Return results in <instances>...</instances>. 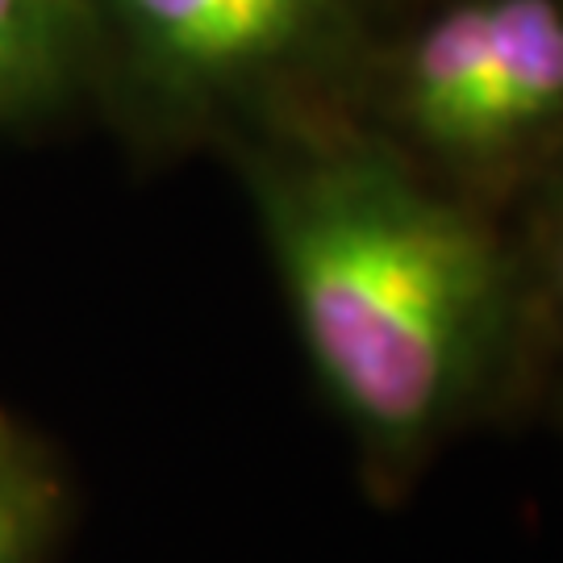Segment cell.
Wrapping results in <instances>:
<instances>
[{
	"label": "cell",
	"mask_w": 563,
	"mask_h": 563,
	"mask_svg": "<svg viewBox=\"0 0 563 563\" xmlns=\"http://www.w3.org/2000/svg\"><path fill=\"white\" fill-rule=\"evenodd\" d=\"M251 184L325 397L376 472H413L509 355L522 313L509 251L393 146L346 130L263 155Z\"/></svg>",
	"instance_id": "1"
},
{
	"label": "cell",
	"mask_w": 563,
	"mask_h": 563,
	"mask_svg": "<svg viewBox=\"0 0 563 563\" xmlns=\"http://www.w3.org/2000/svg\"><path fill=\"white\" fill-rule=\"evenodd\" d=\"M384 101L460 176L522 167L563 139V0H446L401 42Z\"/></svg>",
	"instance_id": "2"
},
{
	"label": "cell",
	"mask_w": 563,
	"mask_h": 563,
	"mask_svg": "<svg viewBox=\"0 0 563 563\" xmlns=\"http://www.w3.org/2000/svg\"><path fill=\"white\" fill-rule=\"evenodd\" d=\"M151 80L184 101L234 97L330 51L351 0H109Z\"/></svg>",
	"instance_id": "3"
},
{
	"label": "cell",
	"mask_w": 563,
	"mask_h": 563,
	"mask_svg": "<svg viewBox=\"0 0 563 563\" xmlns=\"http://www.w3.org/2000/svg\"><path fill=\"white\" fill-rule=\"evenodd\" d=\"M80 0H0V109L51 97L76 59Z\"/></svg>",
	"instance_id": "4"
},
{
	"label": "cell",
	"mask_w": 563,
	"mask_h": 563,
	"mask_svg": "<svg viewBox=\"0 0 563 563\" xmlns=\"http://www.w3.org/2000/svg\"><path fill=\"white\" fill-rule=\"evenodd\" d=\"M55 522V484L0 430V563H38Z\"/></svg>",
	"instance_id": "5"
},
{
	"label": "cell",
	"mask_w": 563,
	"mask_h": 563,
	"mask_svg": "<svg viewBox=\"0 0 563 563\" xmlns=\"http://www.w3.org/2000/svg\"><path fill=\"white\" fill-rule=\"evenodd\" d=\"M539 284L547 305L563 318V180L555 184L539 225Z\"/></svg>",
	"instance_id": "6"
}]
</instances>
